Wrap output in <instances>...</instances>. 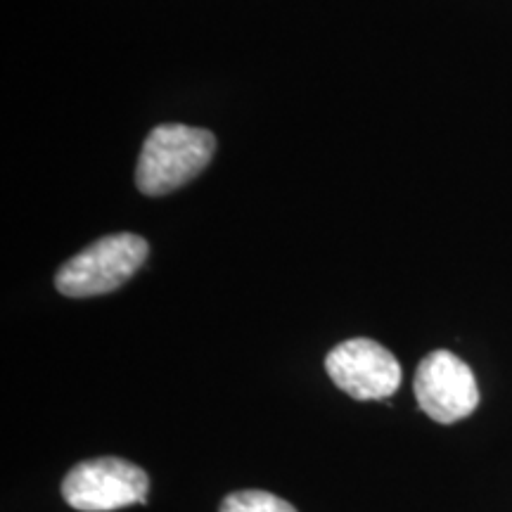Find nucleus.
<instances>
[{
	"label": "nucleus",
	"mask_w": 512,
	"mask_h": 512,
	"mask_svg": "<svg viewBox=\"0 0 512 512\" xmlns=\"http://www.w3.org/2000/svg\"><path fill=\"white\" fill-rule=\"evenodd\" d=\"M216 152V138L204 128L162 124L150 133L138 159L136 185L147 197L169 195L200 176Z\"/></svg>",
	"instance_id": "f257e3e1"
},
{
	"label": "nucleus",
	"mask_w": 512,
	"mask_h": 512,
	"mask_svg": "<svg viewBox=\"0 0 512 512\" xmlns=\"http://www.w3.org/2000/svg\"><path fill=\"white\" fill-rule=\"evenodd\" d=\"M147 259L140 235L117 233L93 242L57 271L55 285L64 297L83 299L114 292L136 275Z\"/></svg>",
	"instance_id": "f03ea898"
},
{
	"label": "nucleus",
	"mask_w": 512,
	"mask_h": 512,
	"mask_svg": "<svg viewBox=\"0 0 512 512\" xmlns=\"http://www.w3.org/2000/svg\"><path fill=\"white\" fill-rule=\"evenodd\" d=\"M147 475L143 467L121 458L83 460L62 482L64 501L81 512H112L147 501Z\"/></svg>",
	"instance_id": "7ed1b4c3"
},
{
	"label": "nucleus",
	"mask_w": 512,
	"mask_h": 512,
	"mask_svg": "<svg viewBox=\"0 0 512 512\" xmlns=\"http://www.w3.org/2000/svg\"><path fill=\"white\" fill-rule=\"evenodd\" d=\"M413 389L422 411L444 425L467 418L479 406L475 375L463 358L451 351H432L422 358Z\"/></svg>",
	"instance_id": "20e7f679"
},
{
	"label": "nucleus",
	"mask_w": 512,
	"mask_h": 512,
	"mask_svg": "<svg viewBox=\"0 0 512 512\" xmlns=\"http://www.w3.org/2000/svg\"><path fill=\"white\" fill-rule=\"evenodd\" d=\"M325 368L332 382L358 401L387 399L401 384V366L396 356L366 337L337 344L325 358Z\"/></svg>",
	"instance_id": "39448f33"
},
{
	"label": "nucleus",
	"mask_w": 512,
	"mask_h": 512,
	"mask_svg": "<svg viewBox=\"0 0 512 512\" xmlns=\"http://www.w3.org/2000/svg\"><path fill=\"white\" fill-rule=\"evenodd\" d=\"M219 512H297V508L271 491L245 489L223 498Z\"/></svg>",
	"instance_id": "423d86ee"
}]
</instances>
